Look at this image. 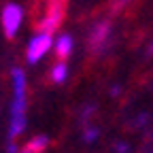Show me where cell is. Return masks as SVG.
Here are the masks:
<instances>
[{"label":"cell","instance_id":"cell-1","mask_svg":"<svg viewBox=\"0 0 153 153\" xmlns=\"http://www.w3.org/2000/svg\"><path fill=\"white\" fill-rule=\"evenodd\" d=\"M13 81V98H11V111H9V140H15L26 130V108H28V96H26V72L22 68H13L11 74Z\"/></svg>","mask_w":153,"mask_h":153},{"label":"cell","instance_id":"cell-2","mask_svg":"<svg viewBox=\"0 0 153 153\" xmlns=\"http://www.w3.org/2000/svg\"><path fill=\"white\" fill-rule=\"evenodd\" d=\"M64 15H66V0H43L41 11L34 19V30L53 34L62 26Z\"/></svg>","mask_w":153,"mask_h":153},{"label":"cell","instance_id":"cell-3","mask_svg":"<svg viewBox=\"0 0 153 153\" xmlns=\"http://www.w3.org/2000/svg\"><path fill=\"white\" fill-rule=\"evenodd\" d=\"M24 24V9L17 2H7L0 11V26L7 38H15Z\"/></svg>","mask_w":153,"mask_h":153},{"label":"cell","instance_id":"cell-4","mask_svg":"<svg viewBox=\"0 0 153 153\" xmlns=\"http://www.w3.org/2000/svg\"><path fill=\"white\" fill-rule=\"evenodd\" d=\"M51 45H53V38L49 32H36L26 45V62L30 66L38 64L45 57V53L51 49Z\"/></svg>","mask_w":153,"mask_h":153},{"label":"cell","instance_id":"cell-5","mask_svg":"<svg viewBox=\"0 0 153 153\" xmlns=\"http://www.w3.org/2000/svg\"><path fill=\"white\" fill-rule=\"evenodd\" d=\"M111 22L108 19H100L96 22L89 30V38H87V47L89 51L96 55V53H102L106 49V45L111 43Z\"/></svg>","mask_w":153,"mask_h":153},{"label":"cell","instance_id":"cell-6","mask_svg":"<svg viewBox=\"0 0 153 153\" xmlns=\"http://www.w3.org/2000/svg\"><path fill=\"white\" fill-rule=\"evenodd\" d=\"M72 51V36L70 34H62L60 38H57L55 43V55L60 57V60H66V57L70 55Z\"/></svg>","mask_w":153,"mask_h":153},{"label":"cell","instance_id":"cell-7","mask_svg":"<svg viewBox=\"0 0 153 153\" xmlns=\"http://www.w3.org/2000/svg\"><path fill=\"white\" fill-rule=\"evenodd\" d=\"M49 76H51V81H53L55 85L64 83V81H66V76H68V66H66V62H57V64L51 68Z\"/></svg>","mask_w":153,"mask_h":153},{"label":"cell","instance_id":"cell-8","mask_svg":"<svg viewBox=\"0 0 153 153\" xmlns=\"http://www.w3.org/2000/svg\"><path fill=\"white\" fill-rule=\"evenodd\" d=\"M26 147H28V149H32L34 153H43V151L49 147V138L41 134V136H34V138H32V140H30Z\"/></svg>","mask_w":153,"mask_h":153},{"label":"cell","instance_id":"cell-9","mask_svg":"<svg viewBox=\"0 0 153 153\" xmlns=\"http://www.w3.org/2000/svg\"><path fill=\"white\" fill-rule=\"evenodd\" d=\"M128 4H130V0H108V9H111L113 15L119 13V11H123Z\"/></svg>","mask_w":153,"mask_h":153},{"label":"cell","instance_id":"cell-10","mask_svg":"<svg viewBox=\"0 0 153 153\" xmlns=\"http://www.w3.org/2000/svg\"><path fill=\"white\" fill-rule=\"evenodd\" d=\"M98 134H100L98 128H87V130L83 132V140H85V143H94L96 138H98Z\"/></svg>","mask_w":153,"mask_h":153},{"label":"cell","instance_id":"cell-11","mask_svg":"<svg viewBox=\"0 0 153 153\" xmlns=\"http://www.w3.org/2000/svg\"><path fill=\"white\" fill-rule=\"evenodd\" d=\"M7 153H19V149H17V143H15V140H9V143H7Z\"/></svg>","mask_w":153,"mask_h":153},{"label":"cell","instance_id":"cell-12","mask_svg":"<svg viewBox=\"0 0 153 153\" xmlns=\"http://www.w3.org/2000/svg\"><path fill=\"white\" fill-rule=\"evenodd\" d=\"M115 151H117V153H128L130 147H128L126 143H117V145H115Z\"/></svg>","mask_w":153,"mask_h":153},{"label":"cell","instance_id":"cell-13","mask_svg":"<svg viewBox=\"0 0 153 153\" xmlns=\"http://www.w3.org/2000/svg\"><path fill=\"white\" fill-rule=\"evenodd\" d=\"M19 153H34V151H32V149H28V147H26V149H24V151H19Z\"/></svg>","mask_w":153,"mask_h":153}]
</instances>
